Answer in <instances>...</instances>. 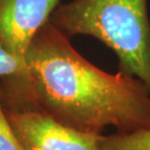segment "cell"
I'll use <instances>...</instances> for the list:
<instances>
[{
  "label": "cell",
  "instance_id": "1",
  "mask_svg": "<svg viewBox=\"0 0 150 150\" xmlns=\"http://www.w3.org/2000/svg\"><path fill=\"white\" fill-rule=\"evenodd\" d=\"M27 74L8 78L4 105L29 107L78 130L112 126L128 134L150 129V88L120 71L111 75L90 64L50 21L26 54Z\"/></svg>",
  "mask_w": 150,
  "mask_h": 150
},
{
  "label": "cell",
  "instance_id": "2",
  "mask_svg": "<svg viewBox=\"0 0 150 150\" xmlns=\"http://www.w3.org/2000/svg\"><path fill=\"white\" fill-rule=\"evenodd\" d=\"M49 21L67 37L89 35L112 49L121 71L150 88V23L147 0H74Z\"/></svg>",
  "mask_w": 150,
  "mask_h": 150
},
{
  "label": "cell",
  "instance_id": "3",
  "mask_svg": "<svg viewBox=\"0 0 150 150\" xmlns=\"http://www.w3.org/2000/svg\"><path fill=\"white\" fill-rule=\"evenodd\" d=\"M6 112L26 150H101V134L78 130L29 107H8Z\"/></svg>",
  "mask_w": 150,
  "mask_h": 150
},
{
  "label": "cell",
  "instance_id": "4",
  "mask_svg": "<svg viewBox=\"0 0 150 150\" xmlns=\"http://www.w3.org/2000/svg\"><path fill=\"white\" fill-rule=\"evenodd\" d=\"M59 0H0V41L26 60L30 43L49 21Z\"/></svg>",
  "mask_w": 150,
  "mask_h": 150
},
{
  "label": "cell",
  "instance_id": "5",
  "mask_svg": "<svg viewBox=\"0 0 150 150\" xmlns=\"http://www.w3.org/2000/svg\"><path fill=\"white\" fill-rule=\"evenodd\" d=\"M101 150H150V129L103 136Z\"/></svg>",
  "mask_w": 150,
  "mask_h": 150
},
{
  "label": "cell",
  "instance_id": "6",
  "mask_svg": "<svg viewBox=\"0 0 150 150\" xmlns=\"http://www.w3.org/2000/svg\"><path fill=\"white\" fill-rule=\"evenodd\" d=\"M0 150H26L11 126L4 105V89L0 86Z\"/></svg>",
  "mask_w": 150,
  "mask_h": 150
},
{
  "label": "cell",
  "instance_id": "7",
  "mask_svg": "<svg viewBox=\"0 0 150 150\" xmlns=\"http://www.w3.org/2000/svg\"><path fill=\"white\" fill-rule=\"evenodd\" d=\"M27 74L26 60L20 59L0 41V77H20Z\"/></svg>",
  "mask_w": 150,
  "mask_h": 150
}]
</instances>
